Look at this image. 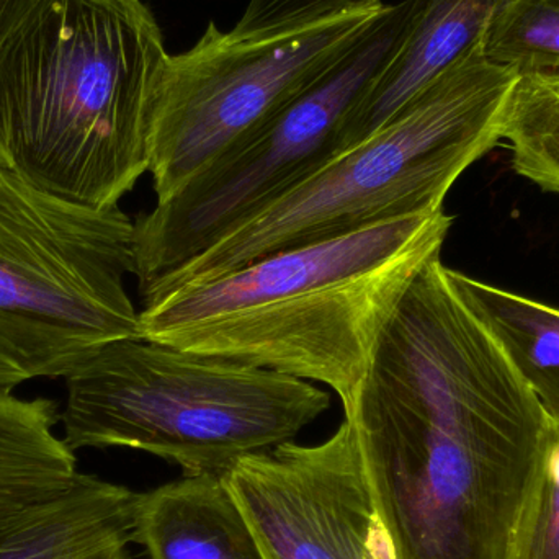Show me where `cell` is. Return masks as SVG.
Masks as SVG:
<instances>
[{
    "mask_svg": "<svg viewBox=\"0 0 559 559\" xmlns=\"http://www.w3.org/2000/svg\"><path fill=\"white\" fill-rule=\"evenodd\" d=\"M344 419L394 559H514L550 419L440 254L404 293Z\"/></svg>",
    "mask_w": 559,
    "mask_h": 559,
    "instance_id": "6da1fadb",
    "label": "cell"
},
{
    "mask_svg": "<svg viewBox=\"0 0 559 559\" xmlns=\"http://www.w3.org/2000/svg\"><path fill=\"white\" fill-rule=\"evenodd\" d=\"M453 218L384 219L141 301V337L331 388L342 407Z\"/></svg>",
    "mask_w": 559,
    "mask_h": 559,
    "instance_id": "7a4b0ae2",
    "label": "cell"
},
{
    "mask_svg": "<svg viewBox=\"0 0 559 559\" xmlns=\"http://www.w3.org/2000/svg\"><path fill=\"white\" fill-rule=\"evenodd\" d=\"M167 55L141 0H32L0 41V160L66 202L118 206L147 173Z\"/></svg>",
    "mask_w": 559,
    "mask_h": 559,
    "instance_id": "3957f363",
    "label": "cell"
},
{
    "mask_svg": "<svg viewBox=\"0 0 559 559\" xmlns=\"http://www.w3.org/2000/svg\"><path fill=\"white\" fill-rule=\"evenodd\" d=\"M483 39L370 136L289 187L258 215L167 277L141 301L205 282L272 252L384 219L433 215L456 180L501 138L519 74L492 64Z\"/></svg>",
    "mask_w": 559,
    "mask_h": 559,
    "instance_id": "277c9868",
    "label": "cell"
},
{
    "mask_svg": "<svg viewBox=\"0 0 559 559\" xmlns=\"http://www.w3.org/2000/svg\"><path fill=\"white\" fill-rule=\"evenodd\" d=\"M64 442L141 450L186 475H223L292 442L328 411L322 388L267 368L124 338L66 378Z\"/></svg>",
    "mask_w": 559,
    "mask_h": 559,
    "instance_id": "5b68a950",
    "label": "cell"
},
{
    "mask_svg": "<svg viewBox=\"0 0 559 559\" xmlns=\"http://www.w3.org/2000/svg\"><path fill=\"white\" fill-rule=\"evenodd\" d=\"M134 222L36 189L0 160V390L68 378L114 342L141 337Z\"/></svg>",
    "mask_w": 559,
    "mask_h": 559,
    "instance_id": "8992f818",
    "label": "cell"
},
{
    "mask_svg": "<svg viewBox=\"0 0 559 559\" xmlns=\"http://www.w3.org/2000/svg\"><path fill=\"white\" fill-rule=\"evenodd\" d=\"M407 15L409 0L388 3L321 78L134 222L140 292L202 254L334 157L345 115L390 58Z\"/></svg>",
    "mask_w": 559,
    "mask_h": 559,
    "instance_id": "52a82bcc",
    "label": "cell"
},
{
    "mask_svg": "<svg viewBox=\"0 0 559 559\" xmlns=\"http://www.w3.org/2000/svg\"><path fill=\"white\" fill-rule=\"evenodd\" d=\"M370 0L344 12L271 32H223L167 55L151 98L147 173L157 202L321 78L383 15Z\"/></svg>",
    "mask_w": 559,
    "mask_h": 559,
    "instance_id": "ba28073f",
    "label": "cell"
},
{
    "mask_svg": "<svg viewBox=\"0 0 559 559\" xmlns=\"http://www.w3.org/2000/svg\"><path fill=\"white\" fill-rule=\"evenodd\" d=\"M223 479L265 559H377L390 544L345 419L316 445L242 456Z\"/></svg>",
    "mask_w": 559,
    "mask_h": 559,
    "instance_id": "9c48e42d",
    "label": "cell"
},
{
    "mask_svg": "<svg viewBox=\"0 0 559 559\" xmlns=\"http://www.w3.org/2000/svg\"><path fill=\"white\" fill-rule=\"evenodd\" d=\"M501 0H409L390 58L345 115L335 154L380 130L450 66L485 39Z\"/></svg>",
    "mask_w": 559,
    "mask_h": 559,
    "instance_id": "30bf717a",
    "label": "cell"
},
{
    "mask_svg": "<svg viewBox=\"0 0 559 559\" xmlns=\"http://www.w3.org/2000/svg\"><path fill=\"white\" fill-rule=\"evenodd\" d=\"M134 542L150 559H265L223 475H186L140 496Z\"/></svg>",
    "mask_w": 559,
    "mask_h": 559,
    "instance_id": "8fae6325",
    "label": "cell"
},
{
    "mask_svg": "<svg viewBox=\"0 0 559 559\" xmlns=\"http://www.w3.org/2000/svg\"><path fill=\"white\" fill-rule=\"evenodd\" d=\"M138 492L75 476L62 495L0 528V559H74L114 542H134Z\"/></svg>",
    "mask_w": 559,
    "mask_h": 559,
    "instance_id": "7c38bea8",
    "label": "cell"
},
{
    "mask_svg": "<svg viewBox=\"0 0 559 559\" xmlns=\"http://www.w3.org/2000/svg\"><path fill=\"white\" fill-rule=\"evenodd\" d=\"M58 404L0 390V528L74 483L78 460L55 433Z\"/></svg>",
    "mask_w": 559,
    "mask_h": 559,
    "instance_id": "4fadbf2b",
    "label": "cell"
},
{
    "mask_svg": "<svg viewBox=\"0 0 559 559\" xmlns=\"http://www.w3.org/2000/svg\"><path fill=\"white\" fill-rule=\"evenodd\" d=\"M456 295L559 424V308L449 267Z\"/></svg>",
    "mask_w": 559,
    "mask_h": 559,
    "instance_id": "5bb4252c",
    "label": "cell"
},
{
    "mask_svg": "<svg viewBox=\"0 0 559 559\" xmlns=\"http://www.w3.org/2000/svg\"><path fill=\"white\" fill-rule=\"evenodd\" d=\"M512 167L544 192L559 193V74L519 75L501 130Z\"/></svg>",
    "mask_w": 559,
    "mask_h": 559,
    "instance_id": "9a60e30c",
    "label": "cell"
},
{
    "mask_svg": "<svg viewBox=\"0 0 559 559\" xmlns=\"http://www.w3.org/2000/svg\"><path fill=\"white\" fill-rule=\"evenodd\" d=\"M483 51L492 64L522 74H559V0H501Z\"/></svg>",
    "mask_w": 559,
    "mask_h": 559,
    "instance_id": "2e32d148",
    "label": "cell"
},
{
    "mask_svg": "<svg viewBox=\"0 0 559 559\" xmlns=\"http://www.w3.org/2000/svg\"><path fill=\"white\" fill-rule=\"evenodd\" d=\"M514 559H559V424L550 423L542 472Z\"/></svg>",
    "mask_w": 559,
    "mask_h": 559,
    "instance_id": "e0dca14e",
    "label": "cell"
},
{
    "mask_svg": "<svg viewBox=\"0 0 559 559\" xmlns=\"http://www.w3.org/2000/svg\"><path fill=\"white\" fill-rule=\"evenodd\" d=\"M370 0H249L236 32L255 33L314 22Z\"/></svg>",
    "mask_w": 559,
    "mask_h": 559,
    "instance_id": "ac0fdd59",
    "label": "cell"
},
{
    "mask_svg": "<svg viewBox=\"0 0 559 559\" xmlns=\"http://www.w3.org/2000/svg\"><path fill=\"white\" fill-rule=\"evenodd\" d=\"M32 0H0V41Z\"/></svg>",
    "mask_w": 559,
    "mask_h": 559,
    "instance_id": "d6986e66",
    "label": "cell"
},
{
    "mask_svg": "<svg viewBox=\"0 0 559 559\" xmlns=\"http://www.w3.org/2000/svg\"><path fill=\"white\" fill-rule=\"evenodd\" d=\"M128 545L130 544L127 542H114V544L85 551L74 559H130L128 558Z\"/></svg>",
    "mask_w": 559,
    "mask_h": 559,
    "instance_id": "ffe728a7",
    "label": "cell"
}]
</instances>
